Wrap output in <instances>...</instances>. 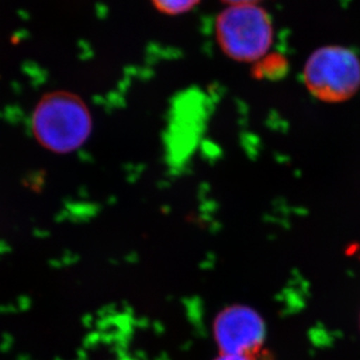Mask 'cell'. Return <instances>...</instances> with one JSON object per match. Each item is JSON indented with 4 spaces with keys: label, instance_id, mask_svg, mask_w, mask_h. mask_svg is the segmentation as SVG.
Wrapping results in <instances>:
<instances>
[{
    "label": "cell",
    "instance_id": "8992f818",
    "mask_svg": "<svg viewBox=\"0 0 360 360\" xmlns=\"http://www.w3.org/2000/svg\"><path fill=\"white\" fill-rule=\"evenodd\" d=\"M221 1L228 4L229 6H233V5H259L262 0H221Z\"/></svg>",
    "mask_w": 360,
    "mask_h": 360
},
{
    "label": "cell",
    "instance_id": "5b68a950",
    "mask_svg": "<svg viewBox=\"0 0 360 360\" xmlns=\"http://www.w3.org/2000/svg\"><path fill=\"white\" fill-rule=\"evenodd\" d=\"M154 8L169 17L188 13L198 6L200 0H150Z\"/></svg>",
    "mask_w": 360,
    "mask_h": 360
},
{
    "label": "cell",
    "instance_id": "7a4b0ae2",
    "mask_svg": "<svg viewBox=\"0 0 360 360\" xmlns=\"http://www.w3.org/2000/svg\"><path fill=\"white\" fill-rule=\"evenodd\" d=\"M214 33L221 51L244 63L264 58L274 41L272 18L259 5L226 7L218 14Z\"/></svg>",
    "mask_w": 360,
    "mask_h": 360
},
{
    "label": "cell",
    "instance_id": "6da1fadb",
    "mask_svg": "<svg viewBox=\"0 0 360 360\" xmlns=\"http://www.w3.org/2000/svg\"><path fill=\"white\" fill-rule=\"evenodd\" d=\"M32 132L44 150L69 154L81 148L91 136L94 122L88 105L68 91L48 92L37 103Z\"/></svg>",
    "mask_w": 360,
    "mask_h": 360
},
{
    "label": "cell",
    "instance_id": "277c9868",
    "mask_svg": "<svg viewBox=\"0 0 360 360\" xmlns=\"http://www.w3.org/2000/svg\"><path fill=\"white\" fill-rule=\"evenodd\" d=\"M214 338L223 354L255 359L265 338V326L255 310L230 307L214 322Z\"/></svg>",
    "mask_w": 360,
    "mask_h": 360
},
{
    "label": "cell",
    "instance_id": "3957f363",
    "mask_svg": "<svg viewBox=\"0 0 360 360\" xmlns=\"http://www.w3.org/2000/svg\"><path fill=\"white\" fill-rule=\"evenodd\" d=\"M308 91L326 103L352 98L360 90V58L352 49L324 46L314 51L303 68Z\"/></svg>",
    "mask_w": 360,
    "mask_h": 360
},
{
    "label": "cell",
    "instance_id": "52a82bcc",
    "mask_svg": "<svg viewBox=\"0 0 360 360\" xmlns=\"http://www.w3.org/2000/svg\"><path fill=\"white\" fill-rule=\"evenodd\" d=\"M216 360H253L250 358L239 357V356H229V354H221V357Z\"/></svg>",
    "mask_w": 360,
    "mask_h": 360
}]
</instances>
